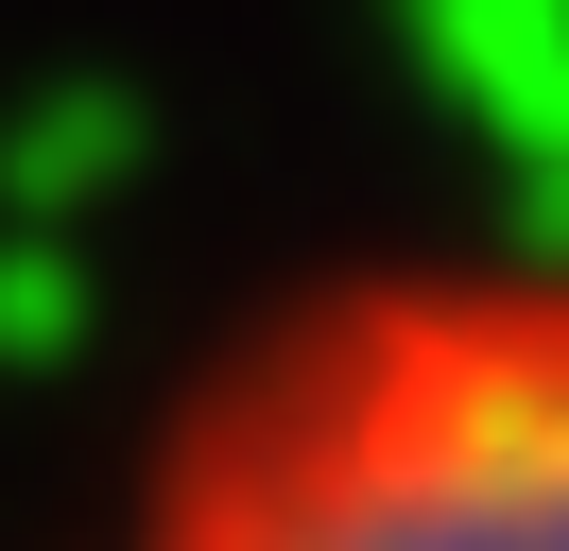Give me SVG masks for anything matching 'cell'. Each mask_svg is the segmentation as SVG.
Returning a JSON list of instances; mask_svg holds the SVG:
<instances>
[{
  "label": "cell",
  "mask_w": 569,
  "mask_h": 551,
  "mask_svg": "<svg viewBox=\"0 0 569 551\" xmlns=\"http://www.w3.org/2000/svg\"><path fill=\"white\" fill-rule=\"evenodd\" d=\"M104 551H569V259L293 293L190 379Z\"/></svg>",
  "instance_id": "1"
}]
</instances>
